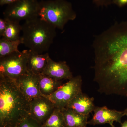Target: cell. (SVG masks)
<instances>
[{
    "instance_id": "6da1fadb",
    "label": "cell",
    "mask_w": 127,
    "mask_h": 127,
    "mask_svg": "<svg viewBox=\"0 0 127 127\" xmlns=\"http://www.w3.org/2000/svg\"><path fill=\"white\" fill-rule=\"evenodd\" d=\"M93 46L98 92L127 97V22L114 23L96 37Z\"/></svg>"
},
{
    "instance_id": "7a4b0ae2",
    "label": "cell",
    "mask_w": 127,
    "mask_h": 127,
    "mask_svg": "<svg viewBox=\"0 0 127 127\" xmlns=\"http://www.w3.org/2000/svg\"><path fill=\"white\" fill-rule=\"evenodd\" d=\"M29 101L15 82L0 77V127H15L28 116Z\"/></svg>"
},
{
    "instance_id": "3957f363",
    "label": "cell",
    "mask_w": 127,
    "mask_h": 127,
    "mask_svg": "<svg viewBox=\"0 0 127 127\" xmlns=\"http://www.w3.org/2000/svg\"><path fill=\"white\" fill-rule=\"evenodd\" d=\"M56 28L40 17L25 21L22 25V41L34 52L42 54L47 51L56 35Z\"/></svg>"
},
{
    "instance_id": "277c9868",
    "label": "cell",
    "mask_w": 127,
    "mask_h": 127,
    "mask_svg": "<svg viewBox=\"0 0 127 127\" xmlns=\"http://www.w3.org/2000/svg\"><path fill=\"white\" fill-rule=\"evenodd\" d=\"M39 17L60 30H63L77 14L72 4L66 0H47L40 2Z\"/></svg>"
},
{
    "instance_id": "5b68a950",
    "label": "cell",
    "mask_w": 127,
    "mask_h": 127,
    "mask_svg": "<svg viewBox=\"0 0 127 127\" xmlns=\"http://www.w3.org/2000/svg\"><path fill=\"white\" fill-rule=\"evenodd\" d=\"M25 50L16 52L0 58V77L15 82L28 71Z\"/></svg>"
},
{
    "instance_id": "8992f818",
    "label": "cell",
    "mask_w": 127,
    "mask_h": 127,
    "mask_svg": "<svg viewBox=\"0 0 127 127\" xmlns=\"http://www.w3.org/2000/svg\"><path fill=\"white\" fill-rule=\"evenodd\" d=\"M38 0H17L7 6L3 12L4 18L20 22L39 17Z\"/></svg>"
},
{
    "instance_id": "52a82bcc",
    "label": "cell",
    "mask_w": 127,
    "mask_h": 127,
    "mask_svg": "<svg viewBox=\"0 0 127 127\" xmlns=\"http://www.w3.org/2000/svg\"><path fill=\"white\" fill-rule=\"evenodd\" d=\"M82 84L81 76L73 77L48 98L53 102L56 108H64L76 95L82 92Z\"/></svg>"
},
{
    "instance_id": "ba28073f",
    "label": "cell",
    "mask_w": 127,
    "mask_h": 127,
    "mask_svg": "<svg viewBox=\"0 0 127 127\" xmlns=\"http://www.w3.org/2000/svg\"><path fill=\"white\" fill-rule=\"evenodd\" d=\"M56 108L49 98L41 96L29 101L28 114L43 125Z\"/></svg>"
},
{
    "instance_id": "9c48e42d",
    "label": "cell",
    "mask_w": 127,
    "mask_h": 127,
    "mask_svg": "<svg viewBox=\"0 0 127 127\" xmlns=\"http://www.w3.org/2000/svg\"><path fill=\"white\" fill-rule=\"evenodd\" d=\"M15 82L22 93L29 101L43 96L40 91V75L28 71Z\"/></svg>"
},
{
    "instance_id": "30bf717a",
    "label": "cell",
    "mask_w": 127,
    "mask_h": 127,
    "mask_svg": "<svg viewBox=\"0 0 127 127\" xmlns=\"http://www.w3.org/2000/svg\"><path fill=\"white\" fill-rule=\"evenodd\" d=\"M94 114L88 124L95 125L108 124L111 127H115L114 122L122 124V118L124 116L123 111L108 109L106 106H95Z\"/></svg>"
},
{
    "instance_id": "8fae6325",
    "label": "cell",
    "mask_w": 127,
    "mask_h": 127,
    "mask_svg": "<svg viewBox=\"0 0 127 127\" xmlns=\"http://www.w3.org/2000/svg\"><path fill=\"white\" fill-rule=\"evenodd\" d=\"M41 74L58 81L70 80L73 77L70 67L65 61H54L50 56L48 58L45 68Z\"/></svg>"
},
{
    "instance_id": "7c38bea8",
    "label": "cell",
    "mask_w": 127,
    "mask_h": 127,
    "mask_svg": "<svg viewBox=\"0 0 127 127\" xmlns=\"http://www.w3.org/2000/svg\"><path fill=\"white\" fill-rule=\"evenodd\" d=\"M94 101L93 97H89L82 92L76 95L65 108H71L81 114L89 116L95 107Z\"/></svg>"
},
{
    "instance_id": "4fadbf2b",
    "label": "cell",
    "mask_w": 127,
    "mask_h": 127,
    "mask_svg": "<svg viewBox=\"0 0 127 127\" xmlns=\"http://www.w3.org/2000/svg\"><path fill=\"white\" fill-rule=\"evenodd\" d=\"M27 58V71L36 75L42 74L47 63L49 56L48 53L39 54L31 50H25Z\"/></svg>"
},
{
    "instance_id": "5bb4252c",
    "label": "cell",
    "mask_w": 127,
    "mask_h": 127,
    "mask_svg": "<svg viewBox=\"0 0 127 127\" xmlns=\"http://www.w3.org/2000/svg\"><path fill=\"white\" fill-rule=\"evenodd\" d=\"M61 109L66 127H86L89 116L81 114L68 108Z\"/></svg>"
},
{
    "instance_id": "9a60e30c",
    "label": "cell",
    "mask_w": 127,
    "mask_h": 127,
    "mask_svg": "<svg viewBox=\"0 0 127 127\" xmlns=\"http://www.w3.org/2000/svg\"><path fill=\"white\" fill-rule=\"evenodd\" d=\"M62 81L41 74L40 75V91L43 96L48 97L62 85Z\"/></svg>"
},
{
    "instance_id": "2e32d148",
    "label": "cell",
    "mask_w": 127,
    "mask_h": 127,
    "mask_svg": "<svg viewBox=\"0 0 127 127\" xmlns=\"http://www.w3.org/2000/svg\"><path fill=\"white\" fill-rule=\"evenodd\" d=\"M6 19V18H5ZM7 26L4 34L3 37L5 39L11 41L20 40V34L22 31V25L20 24V22L11 20L6 19Z\"/></svg>"
},
{
    "instance_id": "e0dca14e",
    "label": "cell",
    "mask_w": 127,
    "mask_h": 127,
    "mask_svg": "<svg viewBox=\"0 0 127 127\" xmlns=\"http://www.w3.org/2000/svg\"><path fill=\"white\" fill-rule=\"evenodd\" d=\"M22 44L21 38L16 41H11L2 37L0 40V58L19 51L18 46Z\"/></svg>"
},
{
    "instance_id": "ac0fdd59",
    "label": "cell",
    "mask_w": 127,
    "mask_h": 127,
    "mask_svg": "<svg viewBox=\"0 0 127 127\" xmlns=\"http://www.w3.org/2000/svg\"><path fill=\"white\" fill-rule=\"evenodd\" d=\"M42 126L43 127H66L61 109L56 108Z\"/></svg>"
},
{
    "instance_id": "d6986e66",
    "label": "cell",
    "mask_w": 127,
    "mask_h": 127,
    "mask_svg": "<svg viewBox=\"0 0 127 127\" xmlns=\"http://www.w3.org/2000/svg\"><path fill=\"white\" fill-rule=\"evenodd\" d=\"M17 127H43L42 125L29 115L22 118Z\"/></svg>"
},
{
    "instance_id": "ffe728a7",
    "label": "cell",
    "mask_w": 127,
    "mask_h": 127,
    "mask_svg": "<svg viewBox=\"0 0 127 127\" xmlns=\"http://www.w3.org/2000/svg\"><path fill=\"white\" fill-rule=\"evenodd\" d=\"M92 1L97 7H108L113 4L112 0H92Z\"/></svg>"
},
{
    "instance_id": "44dd1931",
    "label": "cell",
    "mask_w": 127,
    "mask_h": 127,
    "mask_svg": "<svg viewBox=\"0 0 127 127\" xmlns=\"http://www.w3.org/2000/svg\"><path fill=\"white\" fill-rule=\"evenodd\" d=\"M7 26V21L5 18L0 19V36L3 37Z\"/></svg>"
},
{
    "instance_id": "7402d4cb",
    "label": "cell",
    "mask_w": 127,
    "mask_h": 127,
    "mask_svg": "<svg viewBox=\"0 0 127 127\" xmlns=\"http://www.w3.org/2000/svg\"><path fill=\"white\" fill-rule=\"evenodd\" d=\"M113 4L119 7H122L127 5V0H112Z\"/></svg>"
},
{
    "instance_id": "603a6c76",
    "label": "cell",
    "mask_w": 127,
    "mask_h": 127,
    "mask_svg": "<svg viewBox=\"0 0 127 127\" xmlns=\"http://www.w3.org/2000/svg\"><path fill=\"white\" fill-rule=\"evenodd\" d=\"M17 0H0V5L3 6L5 5H9L13 3Z\"/></svg>"
},
{
    "instance_id": "cb8c5ba5",
    "label": "cell",
    "mask_w": 127,
    "mask_h": 127,
    "mask_svg": "<svg viewBox=\"0 0 127 127\" xmlns=\"http://www.w3.org/2000/svg\"><path fill=\"white\" fill-rule=\"evenodd\" d=\"M121 127H127V120H125L121 124Z\"/></svg>"
},
{
    "instance_id": "d4e9b609",
    "label": "cell",
    "mask_w": 127,
    "mask_h": 127,
    "mask_svg": "<svg viewBox=\"0 0 127 127\" xmlns=\"http://www.w3.org/2000/svg\"><path fill=\"white\" fill-rule=\"evenodd\" d=\"M123 111L124 114V116H126L127 117V108L124 110Z\"/></svg>"
},
{
    "instance_id": "484cf974",
    "label": "cell",
    "mask_w": 127,
    "mask_h": 127,
    "mask_svg": "<svg viewBox=\"0 0 127 127\" xmlns=\"http://www.w3.org/2000/svg\"></svg>"
}]
</instances>
